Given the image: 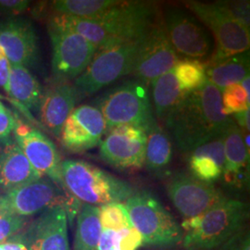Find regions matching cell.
<instances>
[{
    "label": "cell",
    "mask_w": 250,
    "mask_h": 250,
    "mask_svg": "<svg viewBox=\"0 0 250 250\" xmlns=\"http://www.w3.org/2000/svg\"><path fill=\"white\" fill-rule=\"evenodd\" d=\"M240 85L242 86V88L245 90V92H246V94H247V96L250 98V76H247L244 80L242 81L241 83H240Z\"/></svg>",
    "instance_id": "b9f144b4"
},
{
    "label": "cell",
    "mask_w": 250,
    "mask_h": 250,
    "mask_svg": "<svg viewBox=\"0 0 250 250\" xmlns=\"http://www.w3.org/2000/svg\"><path fill=\"white\" fill-rule=\"evenodd\" d=\"M158 13L150 2L120 1L96 20L75 19L72 30L99 50L142 38L160 18Z\"/></svg>",
    "instance_id": "7a4b0ae2"
},
{
    "label": "cell",
    "mask_w": 250,
    "mask_h": 250,
    "mask_svg": "<svg viewBox=\"0 0 250 250\" xmlns=\"http://www.w3.org/2000/svg\"><path fill=\"white\" fill-rule=\"evenodd\" d=\"M3 99V97H2V96H1V95H0V99Z\"/></svg>",
    "instance_id": "f6af8a7d"
},
{
    "label": "cell",
    "mask_w": 250,
    "mask_h": 250,
    "mask_svg": "<svg viewBox=\"0 0 250 250\" xmlns=\"http://www.w3.org/2000/svg\"><path fill=\"white\" fill-rule=\"evenodd\" d=\"M180 89L185 93L201 88L207 82L206 66L198 60L185 59L179 61L173 68Z\"/></svg>",
    "instance_id": "f1b7e54d"
},
{
    "label": "cell",
    "mask_w": 250,
    "mask_h": 250,
    "mask_svg": "<svg viewBox=\"0 0 250 250\" xmlns=\"http://www.w3.org/2000/svg\"><path fill=\"white\" fill-rule=\"evenodd\" d=\"M11 64L6 57L0 59V87L8 93Z\"/></svg>",
    "instance_id": "f35d334b"
},
{
    "label": "cell",
    "mask_w": 250,
    "mask_h": 250,
    "mask_svg": "<svg viewBox=\"0 0 250 250\" xmlns=\"http://www.w3.org/2000/svg\"><path fill=\"white\" fill-rule=\"evenodd\" d=\"M16 236L28 250H71L68 218L60 206L39 214Z\"/></svg>",
    "instance_id": "2e32d148"
},
{
    "label": "cell",
    "mask_w": 250,
    "mask_h": 250,
    "mask_svg": "<svg viewBox=\"0 0 250 250\" xmlns=\"http://www.w3.org/2000/svg\"><path fill=\"white\" fill-rule=\"evenodd\" d=\"M185 5L214 36L216 49L209 61L222 60L250 50V27L234 18L220 1L214 3L188 1Z\"/></svg>",
    "instance_id": "9c48e42d"
},
{
    "label": "cell",
    "mask_w": 250,
    "mask_h": 250,
    "mask_svg": "<svg viewBox=\"0 0 250 250\" xmlns=\"http://www.w3.org/2000/svg\"><path fill=\"white\" fill-rule=\"evenodd\" d=\"M62 177L66 190L83 204L98 207L124 203L134 194V188L127 182L86 161H62Z\"/></svg>",
    "instance_id": "277c9868"
},
{
    "label": "cell",
    "mask_w": 250,
    "mask_h": 250,
    "mask_svg": "<svg viewBox=\"0 0 250 250\" xmlns=\"http://www.w3.org/2000/svg\"><path fill=\"white\" fill-rule=\"evenodd\" d=\"M119 233L111 230H102L98 250H107L117 249Z\"/></svg>",
    "instance_id": "74e56055"
},
{
    "label": "cell",
    "mask_w": 250,
    "mask_h": 250,
    "mask_svg": "<svg viewBox=\"0 0 250 250\" xmlns=\"http://www.w3.org/2000/svg\"><path fill=\"white\" fill-rule=\"evenodd\" d=\"M220 3L237 21L250 27V1H220Z\"/></svg>",
    "instance_id": "836d02e7"
},
{
    "label": "cell",
    "mask_w": 250,
    "mask_h": 250,
    "mask_svg": "<svg viewBox=\"0 0 250 250\" xmlns=\"http://www.w3.org/2000/svg\"><path fill=\"white\" fill-rule=\"evenodd\" d=\"M38 38L32 22L11 19L0 26V45L11 65L34 67L38 62Z\"/></svg>",
    "instance_id": "ac0fdd59"
},
{
    "label": "cell",
    "mask_w": 250,
    "mask_h": 250,
    "mask_svg": "<svg viewBox=\"0 0 250 250\" xmlns=\"http://www.w3.org/2000/svg\"><path fill=\"white\" fill-rule=\"evenodd\" d=\"M248 219V205L226 197L205 213L184 221L183 246L186 250L218 249L241 232Z\"/></svg>",
    "instance_id": "3957f363"
},
{
    "label": "cell",
    "mask_w": 250,
    "mask_h": 250,
    "mask_svg": "<svg viewBox=\"0 0 250 250\" xmlns=\"http://www.w3.org/2000/svg\"><path fill=\"white\" fill-rule=\"evenodd\" d=\"M118 233L117 249L119 250H137L144 245L142 235L134 227L125 229Z\"/></svg>",
    "instance_id": "d6a6232c"
},
{
    "label": "cell",
    "mask_w": 250,
    "mask_h": 250,
    "mask_svg": "<svg viewBox=\"0 0 250 250\" xmlns=\"http://www.w3.org/2000/svg\"><path fill=\"white\" fill-rule=\"evenodd\" d=\"M107 131L101 112L95 106L82 105L73 109L63 125L61 142L72 153H83L99 146Z\"/></svg>",
    "instance_id": "e0dca14e"
},
{
    "label": "cell",
    "mask_w": 250,
    "mask_h": 250,
    "mask_svg": "<svg viewBox=\"0 0 250 250\" xmlns=\"http://www.w3.org/2000/svg\"><path fill=\"white\" fill-rule=\"evenodd\" d=\"M13 138L32 166L43 176L50 179L64 191L62 177V159L53 142L41 131L16 119Z\"/></svg>",
    "instance_id": "9a60e30c"
},
{
    "label": "cell",
    "mask_w": 250,
    "mask_h": 250,
    "mask_svg": "<svg viewBox=\"0 0 250 250\" xmlns=\"http://www.w3.org/2000/svg\"><path fill=\"white\" fill-rule=\"evenodd\" d=\"M52 44V72L58 81L68 82L80 76L92 62L98 48L70 30L48 24Z\"/></svg>",
    "instance_id": "30bf717a"
},
{
    "label": "cell",
    "mask_w": 250,
    "mask_h": 250,
    "mask_svg": "<svg viewBox=\"0 0 250 250\" xmlns=\"http://www.w3.org/2000/svg\"><path fill=\"white\" fill-rule=\"evenodd\" d=\"M250 50L205 64L207 81L222 90L250 76Z\"/></svg>",
    "instance_id": "603a6c76"
},
{
    "label": "cell",
    "mask_w": 250,
    "mask_h": 250,
    "mask_svg": "<svg viewBox=\"0 0 250 250\" xmlns=\"http://www.w3.org/2000/svg\"><path fill=\"white\" fill-rule=\"evenodd\" d=\"M223 111L226 116L250 109V98L240 83H234L222 90Z\"/></svg>",
    "instance_id": "4dcf8cb0"
},
{
    "label": "cell",
    "mask_w": 250,
    "mask_h": 250,
    "mask_svg": "<svg viewBox=\"0 0 250 250\" xmlns=\"http://www.w3.org/2000/svg\"><path fill=\"white\" fill-rule=\"evenodd\" d=\"M233 121L223 111L222 91L207 81L201 88L184 95L162 126L179 149L188 155L197 146L223 136Z\"/></svg>",
    "instance_id": "6da1fadb"
},
{
    "label": "cell",
    "mask_w": 250,
    "mask_h": 250,
    "mask_svg": "<svg viewBox=\"0 0 250 250\" xmlns=\"http://www.w3.org/2000/svg\"><path fill=\"white\" fill-rule=\"evenodd\" d=\"M218 249L220 250H250V233L243 229L241 232L233 235Z\"/></svg>",
    "instance_id": "e575fe53"
},
{
    "label": "cell",
    "mask_w": 250,
    "mask_h": 250,
    "mask_svg": "<svg viewBox=\"0 0 250 250\" xmlns=\"http://www.w3.org/2000/svg\"><path fill=\"white\" fill-rule=\"evenodd\" d=\"M16 126V118L7 109L0 112V142L8 139Z\"/></svg>",
    "instance_id": "d590c367"
},
{
    "label": "cell",
    "mask_w": 250,
    "mask_h": 250,
    "mask_svg": "<svg viewBox=\"0 0 250 250\" xmlns=\"http://www.w3.org/2000/svg\"><path fill=\"white\" fill-rule=\"evenodd\" d=\"M166 191L171 203L185 220L205 213L226 198L212 184L186 172L171 175L167 181Z\"/></svg>",
    "instance_id": "7c38bea8"
},
{
    "label": "cell",
    "mask_w": 250,
    "mask_h": 250,
    "mask_svg": "<svg viewBox=\"0 0 250 250\" xmlns=\"http://www.w3.org/2000/svg\"><path fill=\"white\" fill-rule=\"evenodd\" d=\"M150 84L153 111L161 124H164L186 93L180 89L173 69L153 81Z\"/></svg>",
    "instance_id": "d4e9b609"
},
{
    "label": "cell",
    "mask_w": 250,
    "mask_h": 250,
    "mask_svg": "<svg viewBox=\"0 0 250 250\" xmlns=\"http://www.w3.org/2000/svg\"><path fill=\"white\" fill-rule=\"evenodd\" d=\"M3 57H5V53H4L3 48H2V47H1V45H0V59H1V58H3Z\"/></svg>",
    "instance_id": "ee69618b"
},
{
    "label": "cell",
    "mask_w": 250,
    "mask_h": 250,
    "mask_svg": "<svg viewBox=\"0 0 250 250\" xmlns=\"http://www.w3.org/2000/svg\"><path fill=\"white\" fill-rule=\"evenodd\" d=\"M163 23L176 53L189 59L204 58L211 49V38L204 26L188 10L171 7L165 11Z\"/></svg>",
    "instance_id": "5bb4252c"
},
{
    "label": "cell",
    "mask_w": 250,
    "mask_h": 250,
    "mask_svg": "<svg viewBox=\"0 0 250 250\" xmlns=\"http://www.w3.org/2000/svg\"><path fill=\"white\" fill-rule=\"evenodd\" d=\"M28 224V218L10 214L0 209V244L6 243L21 232Z\"/></svg>",
    "instance_id": "1f68e13d"
},
{
    "label": "cell",
    "mask_w": 250,
    "mask_h": 250,
    "mask_svg": "<svg viewBox=\"0 0 250 250\" xmlns=\"http://www.w3.org/2000/svg\"><path fill=\"white\" fill-rule=\"evenodd\" d=\"M8 94L28 109L39 108L44 95L33 73L18 65H11Z\"/></svg>",
    "instance_id": "484cf974"
},
{
    "label": "cell",
    "mask_w": 250,
    "mask_h": 250,
    "mask_svg": "<svg viewBox=\"0 0 250 250\" xmlns=\"http://www.w3.org/2000/svg\"><path fill=\"white\" fill-rule=\"evenodd\" d=\"M146 147L145 164L154 174L166 172L172 159V142L167 130L155 119L146 130Z\"/></svg>",
    "instance_id": "cb8c5ba5"
},
{
    "label": "cell",
    "mask_w": 250,
    "mask_h": 250,
    "mask_svg": "<svg viewBox=\"0 0 250 250\" xmlns=\"http://www.w3.org/2000/svg\"><path fill=\"white\" fill-rule=\"evenodd\" d=\"M178 62V54L170 44L163 21L159 18L141 39L132 74L148 85L171 71Z\"/></svg>",
    "instance_id": "8fae6325"
},
{
    "label": "cell",
    "mask_w": 250,
    "mask_h": 250,
    "mask_svg": "<svg viewBox=\"0 0 250 250\" xmlns=\"http://www.w3.org/2000/svg\"><path fill=\"white\" fill-rule=\"evenodd\" d=\"M224 180L231 186L240 188L249 176L250 148L245 145L241 128L234 121L224 133Z\"/></svg>",
    "instance_id": "44dd1931"
},
{
    "label": "cell",
    "mask_w": 250,
    "mask_h": 250,
    "mask_svg": "<svg viewBox=\"0 0 250 250\" xmlns=\"http://www.w3.org/2000/svg\"><path fill=\"white\" fill-rule=\"evenodd\" d=\"M102 233L99 208L82 204L77 214L74 250H98Z\"/></svg>",
    "instance_id": "4316f807"
},
{
    "label": "cell",
    "mask_w": 250,
    "mask_h": 250,
    "mask_svg": "<svg viewBox=\"0 0 250 250\" xmlns=\"http://www.w3.org/2000/svg\"><path fill=\"white\" fill-rule=\"evenodd\" d=\"M234 118L236 119V123L238 124L237 125L250 133V109L234 114Z\"/></svg>",
    "instance_id": "60d3db41"
},
{
    "label": "cell",
    "mask_w": 250,
    "mask_h": 250,
    "mask_svg": "<svg viewBox=\"0 0 250 250\" xmlns=\"http://www.w3.org/2000/svg\"><path fill=\"white\" fill-rule=\"evenodd\" d=\"M120 0H57L52 2L55 14L96 20Z\"/></svg>",
    "instance_id": "83f0119b"
},
{
    "label": "cell",
    "mask_w": 250,
    "mask_h": 250,
    "mask_svg": "<svg viewBox=\"0 0 250 250\" xmlns=\"http://www.w3.org/2000/svg\"><path fill=\"white\" fill-rule=\"evenodd\" d=\"M27 0H0V11L8 14H19L29 6Z\"/></svg>",
    "instance_id": "8d00e7d4"
},
{
    "label": "cell",
    "mask_w": 250,
    "mask_h": 250,
    "mask_svg": "<svg viewBox=\"0 0 250 250\" xmlns=\"http://www.w3.org/2000/svg\"><path fill=\"white\" fill-rule=\"evenodd\" d=\"M188 155L192 175L212 184L222 177L224 171V135L197 146Z\"/></svg>",
    "instance_id": "7402d4cb"
},
{
    "label": "cell",
    "mask_w": 250,
    "mask_h": 250,
    "mask_svg": "<svg viewBox=\"0 0 250 250\" xmlns=\"http://www.w3.org/2000/svg\"><path fill=\"white\" fill-rule=\"evenodd\" d=\"M80 203L45 176L0 195V209L10 214L29 218L60 206L71 223L79 212Z\"/></svg>",
    "instance_id": "8992f818"
},
{
    "label": "cell",
    "mask_w": 250,
    "mask_h": 250,
    "mask_svg": "<svg viewBox=\"0 0 250 250\" xmlns=\"http://www.w3.org/2000/svg\"><path fill=\"white\" fill-rule=\"evenodd\" d=\"M99 144V155L107 164L121 169H139L145 165L146 133L140 127L119 125L107 131Z\"/></svg>",
    "instance_id": "4fadbf2b"
},
{
    "label": "cell",
    "mask_w": 250,
    "mask_h": 250,
    "mask_svg": "<svg viewBox=\"0 0 250 250\" xmlns=\"http://www.w3.org/2000/svg\"><path fill=\"white\" fill-rule=\"evenodd\" d=\"M0 250H28L26 247L15 235L9 241L0 244Z\"/></svg>",
    "instance_id": "ab89813d"
},
{
    "label": "cell",
    "mask_w": 250,
    "mask_h": 250,
    "mask_svg": "<svg viewBox=\"0 0 250 250\" xmlns=\"http://www.w3.org/2000/svg\"><path fill=\"white\" fill-rule=\"evenodd\" d=\"M8 108L5 107L4 105H3V103L0 101V112H3V111H6Z\"/></svg>",
    "instance_id": "7bdbcfd3"
},
{
    "label": "cell",
    "mask_w": 250,
    "mask_h": 250,
    "mask_svg": "<svg viewBox=\"0 0 250 250\" xmlns=\"http://www.w3.org/2000/svg\"><path fill=\"white\" fill-rule=\"evenodd\" d=\"M102 230L120 232L133 227L124 203H108L99 208Z\"/></svg>",
    "instance_id": "f546056e"
},
{
    "label": "cell",
    "mask_w": 250,
    "mask_h": 250,
    "mask_svg": "<svg viewBox=\"0 0 250 250\" xmlns=\"http://www.w3.org/2000/svg\"><path fill=\"white\" fill-rule=\"evenodd\" d=\"M142 38L99 49L85 71L74 82L73 86L79 99L91 96L120 78L132 74Z\"/></svg>",
    "instance_id": "ba28073f"
},
{
    "label": "cell",
    "mask_w": 250,
    "mask_h": 250,
    "mask_svg": "<svg viewBox=\"0 0 250 250\" xmlns=\"http://www.w3.org/2000/svg\"><path fill=\"white\" fill-rule=\"evenodd\" d=\"M42 177L13 136L0 142V189L4 193Z\"/></svg>",
    "instance_id": "ffe728a7"
},
{
    "label": "cell",
    "mask_w": 250,
    "mask_h": 250,
    "mask_svg": "<svg viewBox=\"0 0 250 250\" xmlns=\"http://www.w3.org/2000/svg\"><path fill=\"white\" fill-rule=\"evenodd\" d=\"M79 99L74 86L58 81L43 95L39 111L42 124L56 137H60L63 125L71 115Z\"/></svg>",
    "instance_id": "d6986e66"
},
{
    "label": "cell",
    "mask_w": 250,
    "mask_h": 250,
    "mask_svg": "<svg viewBox=\"0 0 250 250\" xmlns=\"http://www.w3.org/2000/svg\"><path fill=\"white\" fill-rule=\"evenodd\" d=\"M107 130L133 125L146 130L155 120L147 85L141 81H126L101 94L95 101Z\"/></svg>",
    "instance_id": "5b68a950"
},
{
    "label": "cell",
    "mask_w": 250,
    "mask_h": 250,
    "mask_svg": "<svg viewBox=\"0 0 250 250\" xmlns=\"http://www.w3.org/2000/svg\"><path fill=\"white\" fill-rule=\"evenodd\" d=\"M133 227L146 246L173 248L183 242L185 232L170 212L150 194L134 193L125 202Z\"/></svg>",
    "instance_id": "52a82bcc"
}]
</instances>
